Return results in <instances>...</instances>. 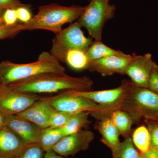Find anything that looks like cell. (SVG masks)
Wrapping results in <instances>:
<instances>
[{
	"label": "cell",
	"mask_w": 158,
	"mask_h": 158,
	"mask_svg": "<svg viewBox=\"0 0 158 158\" xmlns=\"http://www.w3.org/2000/svg\"><path fill=\"white\" fill-rule=\"evenodd\" d=\"M8 86L21 92L38 94L67 90H90L93 82L86 76L76 77L65 73H51L38 75Z\"/></svg>",
	"instance_id": "6da1fadb"
},
{
	"label": "cell",
	"mask_w": 158,
	"mask_h": 158,
	"mask_svg": "<svg viewBox=\"0 0 158 158\" xmlns=\"http://www.w3.org/2000/svg\"><path fill=\"white\" fill-rule=\"evenodd\" d=\"M15 10L18 20L23 23L29 22L33 18L31 11L25 5L18 7L15 9Z\"/></svg>",
	"instance_id": "f1b7e54d"
},
{
	"label": "cell",
	"mask_w": 158,
	"mask_h": 158,
	"mask_svg": "<svg viewBox=\"0 0 158 158\" xmlns=\"http://www.w3.org/2000/svg\"><path fill=\"white\" fill-rule=\"evenodd\" d=\"M44 158H72L69 157H64L55 152L52 150L45 152Z\"/></svg>",
	"instance_id": "d6a6232c"
},
{
	"label": "cell",
	"mask_w": 158,
	"mask_h": 158,
	"mask_svg": "<svg viewBox=\"0 0 158 158\" xmlns=\"http://www.w3.org/2000/svg\"><path fill=\"white\" fill-rule=\"evenodd\" d=\"M40 98L16 115L28 119L42 128H45L49 126L50 118L53 108Z\"/></svg>",
	"instance_id": "5bb4252c"
},
{
	"label": "cell",
	"mask_w": 158,
	"mask_h": 158,
	"mask_svg": "<svg viewBox=\"0 0 158 158\" xmlns=\"http://www.w3.org/2000/svg\"><path fill=\"white\" fill-rule=\"evenodd\" d=\"M81 28L77 21L56 34L50 53L59 62H65L69 51L78 49L87 52L93 42L92 38L85 37Z\"/></svg>",
	"instance_id": "52a82bcc"
},
{
	"label": "cell",
	"mask_w": 158,
	"mask_h": 158,
	"mask_svg": "<svg viewBox=\"0 0 158 158\" xmlns=\"http://www.w3.org/2000/svg\"><path fill=\"white\" fill-rule=\"evenodd\" d=\"M121 110L129 114L134 124H138L143 118L158 121V94L149 88H138L132 83Z\"/></svg>",
	"instance_id": "277c9868"
},
{
	"label": "cell",
	"mask_w": 158,
	"mask_h": 158,
	"mask_svg": "<svg viewBox=\"0 0 158 158\" xmlns=\"http://www.w3.org/2000/svg\"><path fill=\"white\" fill-rule=\"evenodd\" d=\"M95 127L101 135L102 142L110 148L112 154L116 152L121 143L120 135L110 117L97 120Z\"/></svg>",
	"instance_id": "2e32d148"
},
{
	"label": "cell",
	"mask_w": 158,
	"mask_h": 158,
	"mask_svg": "<svg viewBox=\"0 0 158 158\" xmlns=\"http://www.w3.org/2000/svg\"><path fill=\"white\" fill-rule=\"evenodd\" d=\"M1 85H2V84H1V83H0V86H1Z\"/></svg>",
	"instance_id": "d590c367"
},
{
	"label": "cell",
	"mask_w": 158,
	"mask_h": 158,
	"mask_svg": "<svg viewBox=\"0 0 158 158\" xmlns=\"http://www.w3.org/2000/svg\"><path fill=\"white\" fill-rule=\"evenodd\" d=\"M151 136L150 147L158 148V122L152 120H144Z\"/></svg>",
	"instance_id": "484cf974"
},
{
	"label": "cell",
	"mask_w": 158,
	"mask_h": 158,
	"mask_svg": "<svg viewBox=\"0 0 158 158\" xmlns=\"http://www.w3.org/2000/svg\"><path fill=\"white\" fill-rule=\"evenodd\" d=\"M123 52L116 50L105 44L102 40H95L87 51L90 62L114 55H121Z\"/></svg>",
	"instance_id": "44dd1931"
},
{
	"label": "cell",
	"mask_w": 158,
	"mask_h": 158,
	"mask_svg": "<svg viewBox=\"0 0 158 158\" xmlns=\"http://www.w3.org/2000/svg\"><path fill=\"white\" fill-rule=\"evenodd\" d=\"M3 20L6 25H14L17 23L18 20L15 9L9 8L6 9L3 12Z\"/></svg>",
	"instance_id": "83f0119b"
},
{
	"label": "cell",
	"mask_w": 158,
	"mask_h": 158,
	"mask_svg": "<svg viewBox=\"0 0 158 158\" xmlns=\"http://www.w3.org/2000/svg\"><path fill=\"white\" fill-rule=\"evenodd\" d=\"M45 151L38 142L27 144L13 158H44Z\"/></svg>",
	"instance_id": "cb8c5ba5"
},
{
	"label": "cell",
	"mask_w": 158,
	"mask_h": 158,
	"mask_svg": "<svg viewBox=\"0 0 158 158\" xmlns=\"http://www.w3.org/2000/svg\"><path fill=\"white\" fill-rule=\"evenodd\" d=\"M41 100L58 111L75 113L80 112H96L98 105L89 99L73 93L71 90L63 91L59 94L49 97L41 98Z\"/></svg>",
	"instance_id": "ba28073f"
},
{
	"label": "cell",
	"mask_w": 158,
	"mask_h": 158,
	"mask_svg": "<svg viewBox=\"0 0 158 158\" xmlns=\"http://www.w3.org/2000/svg\"><path fill=\"white\" fill-rule=\"evenodd\" d=\"M26 144L6 126L0 129V158H13Z\"/></svg>",
	"instance_id": "9a60e30c"
},
{
	"label": "cell",
	"mask_w": 158,
	"mask_h": 158,
	"mask_svg": "<svg viewBox=\"0 0 158 158\" xmlns=\"http://www.w3.org/2000/svg\"><path fill=\"white\" fill-rule=\"evenodd\" d=\"M6 126L15 133L26 144L37 143L42 128L18 115H6Z\"/></svg>",
	"instance_id": "4fadbf2b"
},
{
	"label": "cell",
	"mask_w": 158,
	"mask_h": 158,
	"mask_svg": "<svg viewBox=\"0 0 158 158\" xmlns=\"http://www.w3.org/2000/svg\"><path fill=\"white\" fill-rule=\"evenodd\" d=\"M24 5L19 0H0V11H5L9 8L16 9Z\"/></svg>",
	"instance_id": "4dcf8cb0"
},
{
	"label": "cell",
	"mask_w": 158,
	"mask_h": 158,
	"mask_svg": "<svg viewBox=\"0 0 158 158\" xmlns=\"http://www.w3.org/2000/svg\"><path fill=\"white\" fill-rule=\"evenodd\" d=\"M139 158H158V148L150 147L146 152L140 154Z\"/></svg>",
	"instance_id": "1f68e13d"
},
{
	"label": "cell",
	"mask_w": 158,
	"mask_h": 158,
	"mask_svg": "<svg viewBox=\"0 0 158 158\" xmlns=\"http://www.w3.org/2000/svg\"><path fill=\"white\" fill-rule=\"evenodd\" d=\"M90 62L87 52L73 49L67 52L64 62L74 70H82L88 69Z\"/></svg>",
	"instance_id": "ffe728a7"
},
{
	"label": "cell",
	"mask_w": 158,
	"mask_h": 158,
	"mask_svg": "<svg viewBox=\"0 0 158 158\" xmlns=\"http://www.w3.org/2000/svg\"><path fill=\"white\" fill-rule=\"evenodd\" d=\"M65 68L50 52H43L35 62L17 64L6 60L0 63V83L9 85L41 74L65 73Z\"/></svg>",
	"instance_id": "7a4b0ae2"
},
{
	"label": "cell",
	"mask_w": 158,
	"mask_h": 158,
	"mask_svg": "<svg viewBox=\"0 0 158 158\" xmlns=\"http://www.w3.org/2000/svg\"><path fill=\"white\" fill-rule=\"evenodd\" d=\"M135 56L123 53L121 55L105 57L90 62L88 69L100 74L103 76H110L115 74L124 75L127 66Z\"/></svg>",
	"instance_id": "7c38bea8"
},
{
	"label": "cell",
	"mask_w": 158,
	"mask_h": 158,
	"mask_svg": "<svg viewBox=\"0 0 158 158\" xmlns=\"http://www.w3.org/2000/svg\"><path fill=\"white\" fill-rule=\"evenodd\" d=\"M41 98L38 94L21 92L2 84L0 86V111L5 115H17Z\"/></svg>",
	"instance_id": "9c48e42d"
},
{
	"label": "cell",
	"mask_w": 158,
	"mask_h": 158,
	"mask_svg": "<svg viewBox=\"0 0 158 158\" xmlns=\"http://www.w3.org/2000/svg\"><path fill=\"white\" fill-rule=\"evenodd\" d=\"M113 158H139L140 153L136 149L130 137L121 142L118 150L112 154Z\"/></svg>",
	"instance_id": "603a6c76"
},
{
	"label": "cell",
	"mask_w": 158,
	"mask_h": 158,
	"mask_svg": "<svg viewBox=\"0 0 158 158\" xmlns=\"http://www.w3.org/2000/svg\"><path fill=\"white\" fill-rule=\"evenodd\" d=\"M157 122H158V121H157Z\"/></svg>",
	"instance_id": "8d00e7d4"
},
{
	"label": "cell",
	"mask_w": 158,
	"mask_h": 158,
	"mask_svg": "<svg viewBox=\"0 0 158 158\" xmlns=\"http://www.w3.org/2000/svg\"><path fill=\"white\" fill-rule=\"evenodd\" d=\"M132 86L131 80H124L120 85L113 89L101 90L77 91L71 90L73 93L84 97L98 105V110L90 113V116L97 120L110 117L116 110H121L123 102Z\"/></svg>",
	"instance_id": "5b68a950"
},
{
	"label": "cell",
	"mask_w": 158,
	"mask_h": 158,
	"mask_svg": "<svg viewBox=\"0 0 158 158\" xmlns=\"http://www.w3.org/2000/svg\"><path fill=\"white\" fill-rule=\"evenodd\" d=\"M110 117L120 135L124 139L130 137L134 123L128 113L123 110H117L111 113Z\"/></svg>",
	"instance_id": "ac0fdd59"
},
{
	"label": "cell",
	"mask_w": 158,
	"mask_h": 158,
	"mask_svg": "<svg viewBox=\"0 0 158 158\" xmlns=\"http://www.w3.org/2000/svg\"><path fill=\"white\" fill-rule=\"evenodd\" d=\"M73 114V113L58 111L53 109L50 118L49 127L53 128L62 127L65 125Z\"/></svg>",
	"instance_id": "d4e9b609"
},
{
	"label": "cell",
	"mask_w": 158,
	"mask_h": 158,
	"mask_svg": "<svg viewBox=\"0 0 158 158\" xmlns=\"http://www.w3.org/2000/svg\"><path fill=\"white\" fill-rule=\"evenodd\" d=\"M86 7H66L57 4L40 6L37 14L29 22L21 23L20 29L21 31L47 30L56 34L62 31L65 23L78 19Z\"/></svg>",
	"instance_id": "3957f363"
},
{
	"label": "cell",
	"mask_w": 158,
	"mask_h": 158,
	"mask_svg": "<svg viewBox=\"0 0 158 158\" xmlns=\"http://www.w3.org/2000/svg\"><path fill=\"white\" fill-rule=\"evenodd\" d=\"M4 11H0V26L5 25L3 20V14Z\"/></svg>",
	"instance_id": "e575fe53"
},
{
	"label": "cell",
	"mask_w": 158,
	"mask_h": 158,
	"mask_svg": "<svg viewBox=\"0 0 158 158\" xmlns=\"http://www.w3.org/2000/svg\"><path fill=\"white\" fill-rule=\"evenodd\" d=\"M6 115L0 111V129L6 126Z\"/></svg>",
	"instance_id": "836d02e7"
},
{
	"label": "cell",
	"mask_w": 158,
	"mask_h": 158,
	"mask_svg": "<svg viewBox=\"0 0 158 158\" xmlns=\"http://www.w3.org/2000/svg\"><path fill=\"white\" fill-rule=\"evenodd\" d=\"M94 138L93 132L83 129L65 136L52 148L55 152L64 157L74 156L86 150Z\"/></svg>",
	"instance_id": "30bf717a"
},
{
	"label": "cell",
	"mask_w": 158,
	"mask_h": 158,
	"mask_svg": "<svg viewBox=\"0 0 158 158\" xmlns=\"http://www.w3.org/2000/svg\"><path fill=\"white\" fill-rule=\"evenodd\" d=\"M116 8L110 0H91L77 22L95 40H102L106 23L115 15Z\"/></svg>",
	"instance_id": "8992f818"
},
{
	"label": "cell",
	"mask_w": 158,
	"mask_h": 158,
	"mask_svg": "<svg viewBox=\"0 0 158 158\" xmlns=\"http://www.w3.org/2000/svg\"><path fill=\"white\" fill-rule=\"evenodd\" d=\"M21 23H16L14 25H6L0 26V40L13 37L21 32L20 29Z\"/></svg>",
	"instance_id": "4316f807"
},
{
	"label": "cell",
	"mask_w": 158,
	"mask_h": 158,
	"mask_svg": "<svg viewBox=\"0 0 158 158\" xmlns=\"http://www.w3.org/2000/svg\"><path fill=\"white\" fill-rule=\"evenodd\" d=\"M131 138L133 144L140 154L146 152L150 148L151 136L147 126L138 127L133 132Z\"/></svg>",
	"instance_id": "7402d4cb"
},
{
	"label": "cell",
	"mask_w": 158,
	"mask_h": 158,
	"mask_svg": "<svg viewBox=\"0 0 158 158\" xmlns=\"http://www.w3.org/2000/svg\"><path fill=\"white\" fill-rule=\"evenodd\" d=\"M151 54L143 56L135 55L125 74L128 76L133 85L140 88H148V84L153 69L156 65Z\"/></svg>",
	"instance_id": "8fae6325"
},
{
	"label": "cell",
	"mask_w": 158,
	"mask_h": 158,
	"mask_svg": "<svg viewBox=\"0 0 158 158\" xmlns=\"http://www.w3.org/2000/svg\"><path fill=\"white\" fill-rule=\"evenodd\" d=\"M89 112H80L74 113L65 125L61 128L64 136L74 134L84 129L90 124Z\"/></svg>",
	"instance_id": "e0dca14e"
},
{
	"label": "cell",
	"mask_w": 158,
	"mask_h": 158,
	"mask_svg": "<svg viewBox=\"0 0 158 158\" xmlns=\"http://www.w3.org/2000/svg\"><path fill=\"white\" fill-rule=\"evenodd\" d=\"M64 137L61 128H42L38 143L45 152L52 150L55 145Z\"/></svg>",
	"instance_id": "d6986e66"
},
{
	"label": "cell",
	"mask_w": 158,
	"mask_h": 158,
	"mask_svg": "<svg viewBox=\"0 0 158 158\" xmlns=\"http://www.w3.org/2000/svg\"><path fill=\"white\" fill-rule=\"evenodd\" d=\"M148 88L158 94V66L157 64L152 72Z\"/></svg>",
	"instance_id": "f546056e"
}]
</instances>
